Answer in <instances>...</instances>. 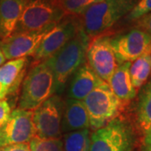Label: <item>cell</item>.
<instances>
[{
	"label": "cell",
	"instance_id": "6da1fadb",
	"mask_svg": "<svg viewBox=\"0 0 151 151\" xmlns=\"http://www.w3.org/2000/svg\"><path fill=\"white\" fill-rule=\"evenodd\" d=\"M90 39L82 28L74 37L52 56L43 62L54 76L55 94L61 95L76 70L86 62V53Z\"/></svg>",
	"mask_w": 151,
	"mask_h": 151
},
{
	"label": "cell",
	"instance_id": "7a4b0ae2",
	"mask_svg": "<svg viewBox=\"0 0 151 151\" xmlns=\"http://www.w3.org/2000/svg\"><path fill=\"white\" fill-rule=\"evenodd\" d=\"M139 0H102L91 6L81 15V27L89 37L106 35L121 19L127 16Z\"/></svg>",
	"mask_w": 151,
	"mask_h": 151
},
{
	"label": "cell",
	"instance_id": "3957f363",
	"mask_svg": "<svg viewBox=\"0 0 151 151\" xmlns=\"http://www.w3.org/2000/svg\"><path fill=\"white\" fill-rule=\"evenodd\" d=\"M55 94L54 76L45 62L33 65L24 78L18 108L34 111Z\"/></svg>",
	"mask_w": 151,
	"mask_h": 151
},
{
	"label": "cell",
	"instance_id": "277c9868",
	"mask_svg": "<svg viewBox=\"0 0 151 151\" xmlns=\"http://www.w3.org/2000/svg\"><path fill=\"white\" fill-rule=\"evenodd\" d=\"M135 145L132 124L119 117L91 133L90 151H134Z\"/></svg>",
	"mask_w": 151,
	"mask_h": 151
},
{
	"label": "cell",
	"instance_id": "5b68a950",
	"mask_svg": "<svg viewBox=\"0 0 151 151\" xmlns=\"http://www.w3.org/2000/svg\"><path fill=\"white\" fill-rule=\"evenodd\" d=\"M82 102L88 113L90 129L94 131L119 117L123 103L107 82L97 86Z\"/></svg>",
	"mask_w": 151,
	"mask_h": 151
},
{
	"label": "cell",
	"instance_id": "8992f818",
	"mask_svg": "<svg viewBox=\"0 0 151 151\" xmlns=\"http://www.w3.org/2000/svg\"><path fill=\"white\" fill-rule=\"evenodd\" d=\"M65 16L55 0H29L13 34L39 30L57 24Z\"/></svg>",
	"mask_w": 151,
	"mask_h": 151
},
{
	"label": "cell",
	"instance_id": "52a82bcc",
	"mask_svg": "<svg viewBox=\"0 0 151 151\" xmlns=\"http://www.w3.org/2000/svg\"><path fill=\"white\" fill-rule=\"evenodd\" d=\"M81 28L80 17L65 15L44 37L37 50L33 55V65L43 62L52 56L74 37Z\"/></svg>",
	"mask_w": 151,
	"mask_h": 151
},
{
	"label": "cell",
	"instance_id": "ba28073f",
	"mask_svg": "<svg viewBox=\"0 0 151 151\" xmlns=\"http://www.w3.org/2000/svg\"><path fill=\"white\" fill-rule=\"evenodd\" d=\"M65 99L55 94L33 111L35 135L43 139H61Z\"/></svg>",
	"mask_w": 151,
	"mask_h": 151
},
{
	"label": "cell",
	"instance_id": "9c48e42d",
	"mask_svg": "<svg viewBox=\"0 0 151 151\" xmlns=\"http://www.w3.org/2000/svg\"><path fill=\"white\" fill-rule=\"evenodd\" d=\"M110 41L111 37L107 35L93 38L89 42L86 53V63L107 83L119 65Z\"/></svg>",
	"mask_w": 151,
	"mask_h": 151
},
{
	"label": "cell",
	"instance_id": "30bf717a",
	"mask_svg": "<svg viewBox=\"0 0 151 151\" xmlns=\"http://www.w3.org/2000/svg\"><path fill=\"white\" fill-rule=\"evenodd\" d=\"M110 42L119 65L151 54V36L136 28L111 38Z\"/></svg>",
	"mask_w": 151,
	"mask_h": 151
},
{
	"label": "cell",
	"instance_id": "8fae6325",
	"mask_svg": "<svg viewBox=\"0 0 151 151\" xmlns=\"http://www.w3.org/2000/svg\"><path fill=\"white\" fill-rule=\"evenodd\" d=\"M35 136L33 111L12 110L9 119L0 127V148L4 146L29 144Z\"/></svg>",
	"mask_w": 151,
	"mask_h": 151
},
{
	"label": "cell",
	"instance_id": "7c38bea8",
	"mask_svg": "<svg viewBox=\"0 0 151 151\" xmlns=\"http://www.w3.org/2000/svg\"><path fill=\"white\" fill-rule=\"evenodd\" d=\"M55 24H53L35 31L13 34L9 38L0 41V50L6 60L33 56L44 37Z\"/></svg>",
	"mask_w": 151,
	"mask_h": 151
},
{
	"label": "cell",
	"instance_id": "4fadbf2b",
	"mask_svg": "<svg viewBox=\"0 0 151 151\" xmlns=\"http://www.w3.org/2000/svg\"><path fill=\"white\" fill-rule=\"evenodd\" d=\"M105 81L90 68L86 61L70 77L66 97L82 101L85 97Z\"/></svg>",
	"mask_w": 151,
	"mask_h": 151
},
{
	"label": "cell",
	"instance_id": "5bb4252c",
	"mask_svg": "<svg viewBox=\"0 0 151 151\" xmlns=\"http://www.w3.org/2000/svg\"><path fill=\"white\" fill-rule=\"evenodd\" d=\"M86 129H90V120L83 102L66 97L61 121L62 134Z\"/></svg>",
	"mask_w": 151,
	"mask_h": 151
},
{
	"label": "cell",
	"instance_id": "9a60e30c",
	"mask_svg": "<svg viewBox=\"0 0 151 151\" xmlns=\"http://www.w3.org/2000/svg\"><path fill=\"white\" fill-rule=\"evenodd\" d=\"M27 63V57H23L8 60L0 66V92L6 97L19 88Z\"/></svg>",
	"mask_w": 151,
	"mask_h": 151
},
{
	"label": "cell",
	"instance_id": "2e32d148",
	"mask_svg": "<svg viewBox=\"0 0 151 151\" xmlns=\"http://www.w3.org/2000/svg\"><path fill=\"white\" fill-rule=\"evenodd\" d=\"M29 0H0V41L13 35Z\"/></svg>",
	"mask_w": 151,
	"mask_h": 151
},
{
	"label": "cell",
	"instance_id": "e0dca14e",
	"mask_svg": "<svg viewBox=\"0 0 151 151\" xmlns=\"http://www.w3.org/2000/svg\"><path fill=\"white\" fill-rule=\"evenodd\" d=\"M130 65L131 62H125L118 65L108 82L111 90L122 103L129 102L137 95L130 78Z\"/></svg>",
	"mask_w": 151,
	"mask_h": 151
},
{
	"label": "cell",
	"instance_id": "ac0fdd59",
	"mask_svg": "<svg viewBox=\"0 0 151 151\" xmlns=\"http://www.w3.org/2000/svg\"><path fill=\"white\" fill-rule=\"evenodd\" d=\"M135 119L139 129L143 134L151 128V77L139 89Z\"/></svg>",
	"mask_w": 151,
	"mask_h": 151
},
{
	"label": "cell",
	"instance_id": "d6986e66",
	"mask_svg": "<svg viewBox=\"0 0 151 151\" xmlns=\"http://www.w3.org/2000/svg\"><path fill=\"white\" fill-rule=\"evenodd\" d=\"M151 74V54H146L131 62L129 75L133 86L139 90L148 81Z\"/></svg>",
	"mask_w": 151,
	"mask_h": 151
},
{
	"label": "cell",
	"instance_id": "ffe728a7",
	"mask_svg": "<svg viewBox=\"0 0 151 151\" xmlns=\"http://www.w3.org/2000/svg\"><path fill=\"white\" fill-rule=\"evenodd\" d=\"M91 133L90 129H86L64 134L63 150L90 151Z\"/></svg>",
	"mask_w": 151,
	"mask_h": 151
},
{
	"label": "cell",
	"instance_id": "44dd1931",
	"mask_svg": "<svg viewBox=\"0 0 151 151\" xmlns=\"http://www.w3.org/2000/svg\"><path fill=\"white\" fill-rule=\"evenodd\" d=\"M102 0H55L65 15L81 17L91 6Z\"/></svg>",
	"mask_w": 151,
	"mask_h": 151
},
{
	"label": "cell",
	"instance_id": "7402d4cb",
	"mask_svg": "<svg viewBox=\"0 0 151 151\" xmlns=\"http://www.w3.org/2000/svg\"><path fill=\"white\" fill-rule=\"evenodd\" d=\"M29 145L31 151H64L61 139H43L35 135Z\"/></svg>",
	"mask_w": 151,
	"mask_h": 151
},
{
	"label": "cell",
	"instance_id": "603a6c76",
	"mask_svg": "<svg viewBox=\"0 0 151 151\" xmlns=\"http://www.w3.org/2000/svg\"><path fill=\"white\" fill-rule=\"evenodd\" d=\"M151 12V0H139L134 8L124 18L127 22H135Z\"/></svg>",
	"mask_w": 151,
	"mask_h": 151
},
{
	"label": "cell",
	"instance_id": "cb8c5ba5",
	"mask_svg": "<svg viewBox=\"0 0 151 151\" xmlns=\"http://www.w3.org/2000/svg\"><path fill=\"white\" fill-rule=\"evenodd\" d=\"M136 29H141L151 36V12L134 22Z\"/></svg>",
	"mask_w": 151,
	"mask_h": 151
},
{
	"label": "cell",
	"instance_id": "d4e9b609",
	"mask_svg": "<svg viewBox=\"0 0 151 151\" xmlns=\"http://www.w3.org/2000/svg\"><path fill=\"white\" fill-rule=\"evenodd\" d=\"M12 112V108L7 97L0 100V127L9 119Z\"/></svg>",
	"mask_w": 151,
	"mask_h": 151
},
{
	"label": "cell",
	"instance_id": "484cf974",
	"mask_svg": "<svg viewBox=\"0 0 151 151\" xmlns=\"http://www.w3.org/2000/svg\"><path fill=\"white\" fill-rule=\"evenodd\" d=\"M141 141V151H151V128L145 132Z\"/></svg>",
	"mask_w": 151,
	"mask_h": 151
},
{
	"label": "cell",
	"instance_id": "4316f807",
	"mask_svg": "<svg viewBox=\"0 0 151 151\" xmlns=\"http://www.w3.org/2000/svg\"><path fill=\"white\" fill-rule=\"evenodd\" d=\"M0 151H31L29 144H18L1 147Z\"/></svg>",
	"mask_w": 151,
	"mask_h": 151
},
{
	"label": "cell",
	"instance_id": "83f0119b",
	"mask_svg": "<svg viewBox=\"0 0 151 151\" xmlns=\"http://www.w3.org/2000/svg\"><path fill=\"white\" fill-rule=\"evenodd\" d=\"M6 62V59L5 57H4V55L3 54V52L1 51V50H0V66L3 65V64H4Z\"/></svg>",
	"mask_w": 151,
	"mask_h": 151
},
{
	"label": "cell",
	"instance_id": "f1b7e54d",
	"mask_svg": "<svg viewBox=\"0 0 151 151\" xmlns=\"http://www.w3.org/2000/svg\"><path fill=\"white\" fill-rule=\"evenodd\" d=\"M6 96L4 94V93H2V92H0V100H2V99H4V98H5Z\"/></svg>",
	"mask_w": 151,
	"mask_h": 151
}]
</instances>
